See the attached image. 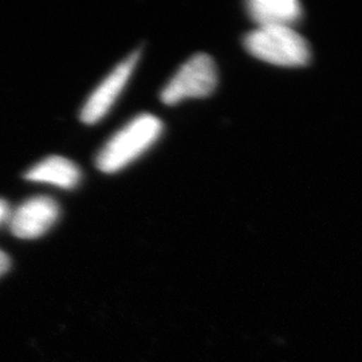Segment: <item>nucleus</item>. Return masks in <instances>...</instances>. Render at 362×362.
Wrapping results in <instances>:
<instances>
[{
    "label": "nucleus",
    "instance_id": "1",
    "mask_svg": "<svg viewBox=\"0 0 362 362\" xmlns=\"http://www.w3.org/2000/svg\"><path fill=\"white\" fill-rule=\"evenodd\" d=\"M164 125L158 117L140 115L106 143L95 158L101 172L115 173L145 153L160 139Z\"/></svg>",
    "mask_w": 362,
    "mask_h": 362
},
{
    "label": "nucleus",
    "instance_id": "2",
    "mask_svg": "<svg viewBox=\"0 0 362 362\" xmlns=\"http://www.w3.org/2000/svg\"><path fill=\"white\" fill-rule=\"evenodd\" d=\"M245 47L260 61L284 67L306 65L311 55L308 40L293 27H258L247 34Z\"/></svg>",
    "mask_w": 362,
    "mask_h": 362
},
{
    "label": "nucleus",
    "instance_id": "3",
    "mask_svg": "<svg viewBox=\"0 0 362 362\" xmlns=\"http://www.w3.org/2000/svg\"><path fill=\"white\" fill-rule=\"evenodd\" d=\"M218 71L207 54H196L181 66L163 89L160 98L165 105H176L187 98H203L215 90Z\"/></svg>",
    "mask_w": 362,
    "mask_h": 362
},
{
    "label": "nucleus",
    "instance_id": "4",
    "mask_svg": "<svg viewBox=\"0 0 362 362\" xmlns=\"http://www.w3.org/2000/svg\"><path fill=\"white\" fill-rule=\"evenodd\" d=\"M59 218L58 203L47 196L28 199L10 215L11 233L21 239H35L47 233Z\"/></svg>",
    "mask_w": 362,
    "mask_h": 362
},
{
    "label": "nucleus",
    "instance_id": "5",
    "mask_svg": "<svg viewBox=\"0 0 362 362\" xmlns=\"http://www.w3.org/2000/svg\"><path fill=\"white\" fill-rule=\"evenodd\" d=\"M140 52H133L129 58L121 62L116 69L105 78L104 82L91 93L81 112V119L85 124H95L101 121L116 103L118 95L124 90L134 66L139 61Z\"/></svg>",
    "mask_w": 362,
    "mask_h": 362
},
{
    "label": "nucleus",
    "instance_id": "6",
    "mask_svg": "<svg viewBox=\"0 0 362 362\" xmlns=\"http://www.w3.org/2000/svg\"><path fill=\"white\" fill-rule=\"evenodd\" d=\"M247 11L258 27H291L302 16V6L297 0H250Z\"/></svg>",
    "mask_w": 362,
    "mask_h": 362
},
{
    "label": "nucleus",
    "instance_id": "7",
    "mask_svg": "<svg viewBox=\"0 0 362 362\" xmlns=\"http://www.w3.org/2000/svg\"><path fill=\"white\" fill-rule=\"evenodd\" d=\"M25 179L37 182H47L65 189L76 188L81 180V169L71 160L61 156H50L28 169Z\"/></svg>",
    "mask_w": 362,
    "mask_h": 362
},
{
    "label": "nucleus",
    "instance_id": "8",
    "mask_svg": "<svg viewBox=\"0 0 362 362\" xmlns=\"http://www.w3.org/2000/svg\"><path fill=\"white\" fill-rule=\"evenodd\" d=\"M10 267H11V260H10L8 255L6 252H3L0 250V276L8 272Z\"/></svg>",
    "mask_w": 362,
    "mask_h": 362
},
{
    "label": "nucleus",
    "instance_id": "9",
    "mask_svg": "<svg viewBox=\"0 0 362 362\" xmlns=\"http://www.w3.org/2000/svg\"><path fill=\"white\" fill-rule=\"evenodd\" d=\"M10 215H11V212H10V207H8L7 202L0 199V224L4 221H8Z\"/></svg>",
    "mask_w": 362,
    "mask_h": 362
}]
</instances>
